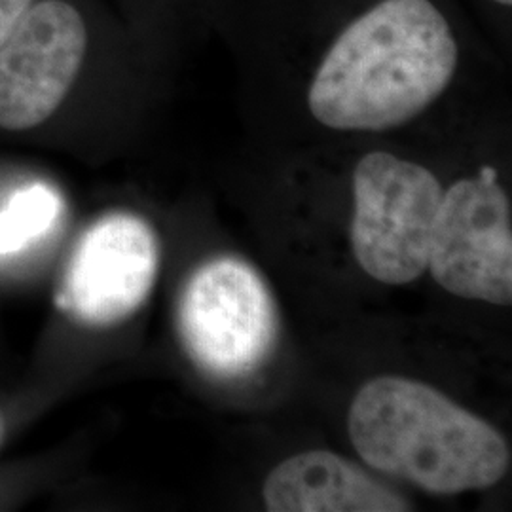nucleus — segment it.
I'll use <instances>...</instances> for the list:
<instances>
[{"mask_svg": "<svg viewBox=\"0 0 512 512\" xmlns=\"http://www.w3.org/2000/svg\"><path fill=\"white\" fill-rule=\"evenodd\" d=\"M478 31L505 61L512 52V0H461Z\"/></svg>", "mask_w": 512, "mask_h": 512, "instance_id": "11", "label": "nucleus"}, {"mask_svg": "<svg viewBox=\"0 0 512 512\" xmlns=\"http://www.w3.org/2000/svg\"><path fill=\"white\" fill-rule=\"evenodd\" d=\"M351 247L366 274L387 285L427 270L444 186L429 165L389 148H368L351 171Z\"/></svg>", "mask_w": 512, "mask_h": 512, "instance_id": "3", "label": "nucleus"}, {"mask_svg": "<svg viewBox=\"0 0 512 512\" xmlns=\"http://www.w3.org/2000/svg\"><path fill=\"white\" fill-rule=\"evenodd\" d=\"M211 35L330 135L414 126L503 63L461 0H215Z\"/></svg>", "mask_w": 512, "mask_h": 512, "instance_id": "1", "label": "nucleus"}, {"mask_svg": "<svg viewBox=\"0 0 512 512\" xmlns=\"http://www.w3.org/2000/svg\"><path fill=\"white\" fill-rule=\"evenodd\" d=\"M348 429L368 467L429 494L486 490L511 467L509 444L490 423L401 376L366 382L349 408Z\"/></svg>", "mask_w": 512, "mask_h": 512, "instance_id": "2", "label": "nucleus"}, {"mask_svg": "<svg viewBox=\"0 0 512 512\" xmlns=\"http://www.w3.org/2000/svg\"><path fill=\"white\" fill-rule=\"evenodd\" d=\"M0 433H2V425H0Z\"/></svg>", "mask_w": 512, "mask_h": 512, "instance_id": "13", "label": "nucleus"}, {"mask_svg": "<svg viewBox=\"0 0 512 512\" xmlns=\"http://www.w3.org/2000/svg\"><path fill=\"white\" fill-rule=\"evenodd\" d=\"M95 50V27L73 0H37L0 44V128L44 124Z\"/></svg>", "mask_w": 512, "mask_h": 512, "instance_id": "6", "label": "nucleus"}, {"mask_svg": "<svg viewBox=\"0 0 512 512\" xmlns=\"http://www.w3.org/2000/svg\"><path fill=\"white\" fill-rule=\"evenodd\" d=\"M179 329L190 359L215 378H239L274 348L277 311L264 279L247 262L220 256L184 287Z\"/></svg>", "mask_w": 512, "mask_h": 512, "instance_id": "4", "label": "nucleus"}, {"mask_svg": "<svg viewBox=\"0 0 512 512\" xmlns=\"http://www.w3.org/2000/svg\"><path fill=\"white\" fill-rule=\"evenodd\" d=\"M63 203L44 184L23 188L0 209V258L29 249L52 232L61 217Z\"/></svg>", "mask_w": 512, "mask_h": 512, "instance_id": "9", "label": "nucleus"}, {"mask_svg": "<svg viewBox=\"0 0 512 512\" xmlns=\"http://www.w3.org/2000/svg\"><path fill=\"white\" fill-rule=\"evenodd\" d=\"M427 268L448 293L511 306V202L494 164L444 188Z\"/></svg>", "mask_w": 512, "mask_h": 512, "instance_id": "5", "label": "nucleus"}, {"mask_svg": "<svg viewBox=\"0 0 512 512\" xmlns=\"http://www.w3.org/2000/svg\"><path fill=\"white\" fill-rule=\"evenodd\" d=\"M215 0H145L143 21L156 25L162 40L211 35Z\"/></svg>", "mask_w": 512, "mask_h": 512, "instance_id": "10", "label": "nucleus"}, {"mask_svg": "<svg viewBox=\"0 0 512 512\" xmlns=\"http://www.w3.org/2000/svg\"><path fill=\"white\" fill-rule=\"evenodd\" d=\"M158 264V239L147 220L107 215L76 243L57 306L88 327L118 325L145 304Z\"/></svg>", "mask_w": 512, "mask_h": 512, "instance_id": "7", "label": "nucleus"}, {"mask_svg": "<svg viewBox=\"0 0 512 512\" xmlns=\"http://www.w3.org/2000/svg\"><path fill=\"white\" fill-rule=\"evenodd\" d=\"M35 2L37 0H0V44L16 29Z\"/></svg>", "mask_w": 512, "mask_h": 512, "instance_id": "12", "label": "nucleus"}, {"mask_svg": "<svg viewBox=\"0 0 512 512\" xmlns=\"http://www.w3.org/2000/svg\"><path fill=\"white\" fill-rule=\"evenodd\" d=\"M272 512H406L410 501L327 450H311L279 463L264 482Z\"/></svg>", "mask_w": 512, "mask_h": 512, "instance_id": "8", "label": "nucleus"}]
</instances>
